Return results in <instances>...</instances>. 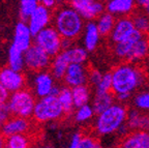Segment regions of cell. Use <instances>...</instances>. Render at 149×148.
I'll return each instance as SVG.
<instances>
[{
    "label": "cell",
    "instance_id": "cell-25",
    "mask_svg": "<svg viewBox=\"0 0 149 148\" xmlns=\"http://www.w3.org/2000/svg\"><path fill=\"white\" fill-rule=\"evenodd\" d=\"M72 98H74V105L76 109L82 106H85V105H88L91 97V91L90 88L87 85L72 88Z\"/></svg>",
    "mask_w": 149,
    "mask_h": 148
},
{
    "label": "cell",
    "instance_id": "cell-28",
    "mask_svg": "<svg viewBox=\"0 0 149 148\" xmlns=\"http://www.w3.org/2000/svg\"><path fill=\"white\" fill-rule=\"evenodd\" d=\"M40 1L38 0H22L20 2V17L21 21L27 23L30 17L34 14L36 8L40 6Z\"/></svg>",
    "mask_w": 149,
    "mask_h": 148
},
{
    "label": "cell",
    "instance_id": "cell-14",
    "mask_svg": "<svg viewBox=\"0 0 149 148\" xmlns=\"http://www.w3.org/2000/svg\"><path fill=\"white\" fill-rule=\"evenodd\" d=\"M135 26L133 20L130 17H123L116 20L114 29L110 35V40L113 45L123 42L135 32Z\"/></svg>",
    "mask_w": 149,
    "mask_h": 148
},
{
    "label": "cell",
    "instance_id": "cell-19",
    "mask_svg": "<svg viewBox=\"0 0 149 148\" xmlns=\"http://www.w3.org/2000/svg\"><path fill=\"white\" fill-rule=\"evenodd\" d=\"M70 64L72 63H70L68 51H61L58 55L52 59L50 73L56 80H63Z\"/></svg>",
    "mask_w": 149,
    "mask_h": 148
},
{
    "label": "cell",
    "instance_id": "cell-1",
    "mask_svg": "<svg viewBox=\"0 0 149 148\" xmlns=\"http://www.w3.org/2000/svg\"><path fill=\"white\" fill-rule=\"evenodd\" d=\"M112 74V90L116 94H132L146 82V74L133 63H121L114 67Z\"/></svg>",
    "mask_w": 149,
    "mask_h": 148
},
{
    "label": "cell",
    "instance_id": "cell-40",
    "mask_svg": "<svg viewBox=\"0 0 149 148\" xmlns=\"http://www.w3.org/2000/svg\"><path fill=\"white\" fill-rule=\"evenodd\" d=\"M130 98H132V94H128V93H121V94L115 95V100H116L119 104H122V105L127 103Z\"/></svg>",
    "mask_w": 149,
    "mask_h": 148
},
{
    "label": "cell",
    "instance_id": "cell-24",
    "mask_svg": "<svg viewBox=\"0 0 149 148\" xmlns=\"http://www.w3.org/2000/svg\"><path fill=\"white\" fill-rule=\"evenodd\" d=\"M95 23L102 36H108V35L110 36L113 29H114L116 19L114 16H112L111 14L106 12L96 20Z\"/></svg>",
    "mask_w": 149,
    "mask_h": 148
},
{
    "label": "cell",
    "instance_id": "cell-29",
    "mask_svg": "<svg viewBox=\"0 0 149 148\" xmlns=\"http://www.w3.org/2000/svg\"><path fill=\"white\" fill-rule=\"evenodd\" d=\"M132 20H133L135 29L142 34H146L149 33V16L145 14L144 12L140 10V12H136L135 14L132 16Z\"/></svg>",
    "mask_w": 149,
    "mask_h": 148
},
{
    "label": "cell",
    "instance_id": "cell-11",
    "mask_svg": "<svg viewBox=\"0 0 149 148\" xmlns=\"http://www.w3.org/2000/svg\"><path fill=\"white\" fill-rule=\"evenodd\" d=\"M55 79L48 71L34 73L32 79V92L38 98L51 95L55 87Z\"/></svg>",
    "mask_w": 149,
    "mask_h": 148
},
{
    "label": "cell",
    "instance_id": "cell-15",
    "mask_svg": "<svg viewBox=\"0 0 149 148\" xmlns=\"http://www.w3.org/2000/svg\"><path fill=\"white\" fill-rule=\"evenodd\" d=\"M31 128V122L27 118L18 117V116H12L9 120L4 124L1 128L0 133L5 137L17 136V135H27Z\"/></svg>",
    "mask_w": 149,
    "mask_h": 148
},
{
    "label": "cell",
    "instance_id": "cell-17",
    "mask_svg": "<svg viewBox=\"0 0 149 148\" xmlns=\"http://www.w3.org/2000/svg\"><path fill=\"white\" fill-rule=\"evenodd\" d=\"M119 148H149V132H130L122 138Z\"/></svg>",
    "mask_w": 149,
    "mask_h": 148
},
{
    "label": "cell",
    "instance_id": "cell-16",
    "mask_svg": "<svg viewBox=\"0 0 149 148\" xmlns=\"http://www.w3.org/2000/svg\"><path fill=\"white\" fill-rule=\"evenodd\" d=\"M137 3L134 0H110L106 3V10L114 17H127L134 12Z\"/></svg>",
    "mask_w": 149,
    "mask_h": 148
},
{
    "label": "cell",
    "instance_id": "cell-41",
    "mask_svg": "<svg viewBox=\"0 0 149 148\" xmlns=\"http://www.w3.org/2000/svg\"><path fill=\"white\" fill-rule=\"evenodd\" d=\"M137 5L142 9V12L149 16V0H138L136 1Z\"/></svg>",
    "mask_w": 149,
    "mask_h": 148
},
{
    "label": "cell",
    "instance_id": "cell-5",
    "mask_svg": "<svg viewBox=\"0 0 149 148\" xmlns=\"http://www.w3.org/2000/svg\"><path fill=\"white\" fill-rule=\"evenodd\" d=\"M35 97L36 96L34 93L27 88H24L22 90L10 94L7 106L12 112V115L27 119L32 117L36 104Z\"/></svg>",
    "mask_w": 149,
    "mask_h": 148
},
{
    "label": "cell",
    "instance_id": "cell-20",
    "mask_svg": "<svg viewBox=\"0 0 149 148\" xmlns=\"http://www.w3.org/2000/svg\"><path fill=\"white\" fill-rule=\"evenodd\" d=\"M126 124L130 131H145L149 132V115L143 114L137 109H132L128 111Z\"/></svg>",
    "mask_w": 149,
    "mask_h": 148
},
{
    "label": "cell",
    "instance_id": "cell-2",
    "mask_svg": "<svg viewBox=\"0 0 149 148\" xmlns=\"http://www.w3.org/2000/svg\"><path fill=\"white\" fill-rule=\"evenodd\" d=\"M53 27L63 39L78 38L83 33L84 20L70 4L62 5L54 12Z\"/></svg>",
    "mask_w": 149,
    "mask_h": 148
},
{
    "label": "cell",
    "instance_id": "cell-38",
    "mask_svg": "<svg viewBox=\"0 0 149 148\" xmlns=\"http://www.w3.org/2000/svg\"><path fill=\"white\" fill-rule=\"evenodd\" d=\"M102 75L104 74H100V73L96 70H93L89 73V82L92 84L93 87H95V86L100 83V81L102 78Z\"/></svg>",
    "mask_w": 149,
    "mask_h": 148
},
{
    "label": "cell",
    "instance_id": "cell-44",
    "mask_svg": "<svg viewBox=\"0 0 149 148\" xmlns=\"http://www.w3.org/2000/svg\"><path fill=\"white\" fill-rule=\"evenodd\" d=\"M32 148H52V147L50 145H48V144H38V145L34 146Z\"/></svg>",
    "mask_w": 149,
    "mask_h": 148
},
{
    "label": "cell",
    "instance_id": "cell-45",
    "mask_svg": "<svg viewBox=\"0 0 149 148\" xmlns=\"http://www.w3.org/2000/svg\"><path fill=\"white\" fill-rule=\"evenodd\" d=\"M146 77H147V80H148L149 82V67L147 68V73H146Z\"/></svg>",
    "mask_w": 149,
    "mask_h": 148
},
{
    "label": "cell",
    "instance_id": "cell-13",
    "mask_svg": "<svg viewBox=\"0 0 149 148\" xmlns=\"http://www.w3.org/2000/svg\"><path fill=\"white\" fill-rule=\"evenodd\" d=\"M32 33L28 27V24L20 21L15 26L14 38L12 46L18 49L19 51L25 53L32 46Z\"/></svg>",
    "mask_w": 149,
    "mask_h": 148
},
{
    "label": "cell",
    "instance_id": "cell-23",
    "mask_svg": "<svg viewBox=\"0 0 149 148\" xmlns=\"http://www.w3.org/2000/svg\"><path fill=\"white\" fill-rule=\"evenodd\" d=\"M115 96L111 92L108 93H95L92 101V108L95 114H100L108 110L115 104Z\"/></svg>",
    "mask_w": 149,
    "mask_h": 148
},
{
    "label": "cell",
    "instance_id": "cell-6",
    "mask_svg": "<svg viewBox=\"0 0 149 148\" xmlns=\"http://www.w3.org/2000/svg\"><path fill=\"white\" fill-rule=\"evenodd\" d=\"M62 37L53 26L46 28L34 36V45L40 47L50 57H55L62 51Z\"/></svg>",
    "mask_w": 149,
    "mask_h": 148
},
{
    "label": "cell",
    "instance_id": "cell-34",
    "mask_svg": "<svg viewBox=\"0 0 149 148\" xmlns=\"http://www.w3.org/2000/svg\"><path fill=\"white\" fill-rule=\"evenodd\" d=\"M95 93H108L112 90V74L106 73L102 75L100 83L94 87Z\"/></svg>",
    "mask_w": 149,
    "mask_h": 148
},
{
    "label": "cell",
    "instance_id": "cell-3",
    "mask_svg": "<svg viewBox=\"0 0 149 148\" xmlns=\"http://www.w3.org/2000/svg\"><path fill=\"white\" fill-rule=\"evenodd\" d=\"M128 111L126 107L115 103L105 112L98 114L94 120V131L100 136L116 134L121 126L126 124Z\"/></svg>",
    "mask_w": 149,
    "mask_h": 148
},
{
    "label": "cell",
    "instance_id": "cell-36",
    "mask_svg": "<svg viewBox=\"0 0 149 148\" xmlns=\"http://www.w3.org/2000/svg\"><path fill=\"white\" fill-rule=\"evenodd\" d=\"M12 112L9 110L7 104L0 107V131H1V128L4 126V124L9 120V118L12 117Z\"/></svg>",
    "mask_w": 149,
    "mask_h": 148
},
{
    "label": "cell",
    "instance_id": "cell-26",
    "mask_svg": "<svg viewBox=\"0 0 149 148\" xmlns=\"http://www.w3.org/2000/svg\"><path fill=\"white\" fill-rule=\"evenodd\" d=\"M59 101V104L62 107L64 114H70L74 111V98H72V88L68 86L61 87V91L59 95L57 96Z\"/></svg>",
    "mask_w": 149,
    "mask_h": 148
},
{
    "label": "cell",
    "instance_id": "cell-12",
    "mask_svg": "<svg viewBox=\"0 0 149 148\" xmlns=\"http://www.w3.org/2000/svg\"><path fill=\"white\" fill-rule=\"evenodd\" d=\"M89 73L85 64L72 63L66 71L63 81L70 88L86 85L87 82H89Z\"/></svg>",
    "mask_w": 149,
    "mask_h": 148
},
{
    "label": "cell",
    "instance_id": "cell-4",
    "mask_svg": "<svg viewBox=\"0 0 149 148\" xmlns=\"http://www.w3.org/2000/svg\"><path fill=\"white\" fill-rule=\"evenodd\" d=\"M65 114L62 107L59 104L58 98L49 95L36 101L32 117L36 122L47 123L59 120Z\"/></svg>",
    "mask_w": 149,
    "mask_h": 148
},
{
    "label": "cell",
    "instance_id": "cell-42",
    "mask_svg": "<svg viewBox=\"0 0 149 148\" xmlns=\"http://www.w3.org/2000/svg\"><path fill=\"white\" fill-rule=\"evenodd\" d=\"M57 1H55V0H42L40 1V4L44 5L45 7H47V8L49 9H53L54 7L56 6V4H57Z\"/></svg>",
    "mask_w": 149,
    "mask_h": 148
},
{
    "label": "cell",
    "instance_id": "cell-37",
    "mask_svg": "<svg viewBox=\"0 0 149 148\" xmlns=\"http://www.w3.org/2000/svg\"><path fill=\"white\" fill-rule=\"evenodd\" d=\"M82 137H83V135L81 133H74L70 140V143L66 146V148H79Z\"/></svg>",
    "mask_w": 149,
    "mask_h": 148
},
{
    "label": "cell",
    "instance_id": "cell-8",
    "mask_svg": "<svg viewBox=\"0 0 149 148\" xmlns=\"http://www.w3.org/2000/svg\"><path fill=\"white\" fill-rule=\"evenodd\" d=\"M70 5L88 22L97 20L104 13H106V3L96 0H72L70 1Z\"/></svg>",
    "mask_w": 149,
    "mask_h": 148
},
{
    "label": "cell",
    "instance_id": "cell-10",
    "mask_svg": "<svg viewBox=\"0 0 149 148\" xmlns=\"http://www.w3.org/2000/svg\"><path fill=\"white\" fill-rule=\"evenodd\" d=\"M53 17L54 13L51 9L40 4V6L37 7L34 14L30 17V19L27 22L28 27L33 36H35L37 33H40L46 28L50 27V24L53 22Z\"/></svg>",
    "mask_w": 149,
    "mask_h": 148
},
{
    "label": "cell",
    "instance_id": "cell-35",
    "mask_svg": "<svg viewBox=\"0 0 149 148\" xmlns=\"http://www.w3.org/2000/svg\"><path fill=\"white\" fill-rule=\"evenodd\" d=\"M79 148H102V147L100 145V141L96 139L95 137L91 136V135H85V136L82 137Z\"/></svg>",
    "mask_w": 149,
    "mask_h": 148
},
{
    "label": "cell",
    "instance_id": "cell-21",
    "mask_svg": "<svg viewBox=\"0 0 149 148\" xmlns=\"http://www.w3.org/2000/svg\"><path fill=\"white\" fill-rule=\"evenodd\" d=\"M149 54V38L144 35L141 39H139L137 43L133 46L132 50L128 53L125 60L130 63L138 62L148 56Z\"/></svg>",
    "mask_w": 149,
    "mask_h": 148
},
{
    "label": "cell",
    "instance_id": "cell-33",
    "mask_svg": "<svg viewBox=\"0 0 149 148\" xmlns=\"http://www.w3.org/2000/svg\"><path fill=\"white\" fill-rule=\"evenodd\" d=\"M136 109L142 112H149V90L140 91L134 97Z\"/></svg>",
    "mask_w": 149,
    "mask_h": 148
},
{
    "label": "cell",
    "instance_id": "cell-30",
    "mask_svg": "<svg viewBox=\"0 0 149 148\" xmlns=\"http://www.w3.org/2000/svg\"><path fill=\"white\" fill-rule=\"evenodd\" d=\"M5 148H31L27 135H17L5 139Z\"/></svg>",
    "mask_w": 149,
    "mask_h": 148
},
{
    "label": "cell",
    "instance_id": "cell-43",
    "mask_svg": "<svg viewBox=\"0 0 149 148\" xmlns=\"http://www.w3.org/2000/svg\"><path fill=\"white\" fill-rule=\"evenodd\" d=\"M5 138L1 133H0V148H5Z\"/></svg>",
    "mask_w": 149,
    "mask_h": 148
},
{
    "label": "cell",
    "instance_id": "cell-22",
    "mask_svg": "<svg viewBox=\"0 0 149 148\" xmlns=\"http://www.w3.org/2000/svg\"><path fill=\"white\" fill-rule=\"evenodd\" d=\"M143 36H144V34L135 30V32L130 35L128 38H126L125 40L119 43V44L113 45V52H114L115 56L117 58H120V59H126V57H127L128 53L132 50L133 46L139 39L142 38Z\"/></svg>",
    "mask_w": 149,
    "mask_h": 148
},
{
    "label": "cell",
    "instance_id": "cell-9",
    "mask_svg": "<svg viewBox=\"0 0 149 148\" xmlns=\"http://www.w3.org/2000/svg\"><path fill=\"white\" fill-rule=\"evenodd\" d=\"M0 84L8 93H15L25 88L26 78L22 72H17L8 65L0 68Z\"/></svg>",
    "mask_w": 149,
    "mask_h": 148
},
{
    "label": "cell",
    "instance_id": "cell-39",
    "mask_svg": "<svg viewBox=\"0 0 149 148\" xmlns=\"http://www.w3.org/2000/svg\"><path fill=\"white\" fill-rule=\"evenodd\" d=\"M9 96L10 95L7 92V90L0 84V107H2L7 104V102L9 100Z\"/></svg>",
    "mask_w": 149,
    "mask_h": 148
},
{
    "label": "cell",
    "instance_id": "cell-7",
    "mask_svg": "<svg viewBox=\"0 0 149 148\" xmlns=\"http://www.w3.org/2000/svg\"><path fill=\"white\" fill-rule=\"evenodd\" d=\"M25 67L32 73L45 72L50 68L52 58L40 47L33 44L27 51L24 53Z\"/></svg>",
    "mask_w": 149,
    "mask_h": 148
},
{
    "label": "cell",
    "instance_id": "cell-32",
    "mask_svg": "<svg viewBox=\"0 0 149 148\" xmlns=\"http://www.w3.org/2000/svg\"><path fill=\"white\" fill-rule=\"evenodd\" d=\"M94 114H95V112L93 110L92 106L89 104L85 105V106H82L80 108L76 109V112H74V120L77 121L78 123L87 122V121L92 119Z\"/></svg>",
    "mask_w": 149,
    "mask_h": 148
},
{
    "label": "cell",
    "instance_id": "cell-27",
    "mask_svg": "<svg viewBox=\"0 0 149 148\" xmlns=\"http://www.w3.org/2000/svg\"><path fill=\"white\" fill-rule=\"evenodd\" d=\"M7 65L17 72H22L25 67L23 52L19 51L18 49L10 46L8 50V64Z\"/></svg>",
    "mask_w": 149,
    "mask_h": 148
},
{
    "label": "cell",
    "instance_id": "cell-18",
    "mask_svg": "<svg viewBox=\"0 0 149 148\" xmlns=\"http://www.w3.org/2000/svg\"><path fill=\"white\" fill-rule=\"evenodd\" d=\"M100 36L102 35L98 31L95 22H87L85 24L83 31V44L87 52H92L97 48L100 42Z\"/></svg>",
    "mask_w": 149,
    "mask_h": 148
},
{
    "label": "cell",
    "instance_id": "cell-31",
    "mask_svg": "<svg viewBox=\"0 0 149 148\" xmlns=\"http://www.w3.org/2000/svg\"><path fill=\"white\" fill-rule=\"evenodd\" d=\"M70 57V63L84 64L88 58V52L85 48L82 47H72L70 50H66Z\"/></svg>",
    "mask_w": 149,
    "mask_h": 148
}]
</instances>
